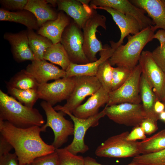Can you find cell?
Segmentation results:
<instances>
[{
  "mask_svg": "<svg viewBox=\"0 0 165 165\" xmlns=\"http://www.w3.org/2000/svg\"><path fill=\"white\" fill-rule=\"evenodd\" d=\"M44 59L60 66L66 71L71 62L64 47L60 42L53 45L45 52Z\"/></svg>",
  "mask_w": 165,
  "mask_h": 165,
  "instance_id": "obj_27",
  "label": "cell"
},
{
  "mask_svg": "<svg viewBox=\"0 0 165 165\" xmlns=\"http://www.w3.org/2000/svg\"><path fill=\"white\" fill-rule=\"evenodd\" d=\"M93 9L105 10L110 14L116 24L118 26L121 32L120 38L117 42L112 41L110 42L111 47L115 49L123 43L124 39L130 34L134 35L140 31L139 24L133 17L124 14L113 9L107 7L91 6Z\"/></svg>",
  "mask_w": 165,
  "mask_h": 165,
  "instance_id": "obj_15",
  "label": "cell"
},
{
  "mask_svg": "<svg viewBox=\"0 0 165 165\" xmlns=\"http://www.w3.org/2000/svg\"><path fill=\"white\" fill-rule=\"evenodd\" d=\"M27 30L29 46L35 60H44L45 52L53 43L48 38L36 33L33 30Z\"/></svg>",
  "mask_w": 165,
  "mask_h": 165,
  "instance_id": "obj_26",
  "label": "cell"
},
{
  "mask_svg": "<svg viewBox=\"0 0 165 165\" xmlns=\"http://www.w3.org/2000/svg\"><path fill=\"white\" fill-rule=\"evenodd\" d=\"M156 30L154 25H152L136 34L128 35L127 42L114 49L109 59L111 65L123 67L133 70L137 65L143 49L152 40V37Z\"/></svg>",
  "mask_w": 165,
  "mask_h": 165,
  "instance_id": "obj_3",
  "label": "cell"
},
{
  "mask_svg": "<svg viewBox=\"0 0 165 165\" xmlns=\"http://www.w3.org/2000/svg\"><path fill=\"white\" fill-rule=\"evenodd\" d=\"M73 77L74 85L72 93L63 106L57 105L54 108L56 111H65L72 113L86 97L93 94L102 86L95 76Z\"/></svg>",
  "mask_w": 165,
  "mask_h": 165,
  "instance_id": "obj_6",
  "label": "cell"
},
{
  "mask_svg": "<svg viewBox=\"0 0 165 165\" xmlns=\"http://www.w3.org/2000/svg\"><path fill=\"white\" fill-rule=\"evenodd\" d=\"M74 85L73 77L63 78L51 83L39 84L37 88L39 98L53 106L67 100L72 93Z\"/></svg>",
  "mask_w": 165,
  "mask_h": 165,
  "instance_id": "obj_13",
  "label": "cell"
},
{
  "mask_svg": "<svg viewBox=\"0 0 165 165\" xmlns=\"http://www.w3.org/2000/svg\"><path fill=\"white\" fill-rule=\"evenodd\" d=\"M83 31L73 21L64 30L60 41L66 50L71 62L85 64L90 62L84 52Z\"/></svg>",
  "mask_w": 165,
  "mask_h": 165,
  "instance_id": "obj_10",
  "label": "cell"
},
{
  "mask_svg": "<svg viewBox=\"0 0 165 165\" xmlns=\"http://www.w3.org/2000/svg\"><path fill=\"white\" fill-rule=\"evenodd\" d=\"M151 53L154 61L165 73V44L158 46Z\"/></svg>",
  "mask_w": 165,
  "mask_h": 165,
  "instance_id": "obj_37",
  "label": "cell"
},
{
  "mask_svg": "<svg viewBox=\"0 0 165 165\" xmlns=\"http://www.w3.org/2000/svg\"><path fill=\"white\" fill-rule=\"evenodd\" d=\"M162 102L164 103L165 106V97H164V99H163V101H162Z\"/></svg>",
  "mask_w": 165,
  "mask_h": 165,
  "instance_id": "obj_49",
  "label": "cell"
},
{
  "mask_svg": "<svg viewBox=\"0 0 165 165\" xmlns=\"http://www.w3.org/2000/svg\"><path fill=\"white\" fill-rule=\"evenodd\" d=\"M141 69L139 64L133 70L128 79L117 89L109 94L106 106L124 103L139 104L141 102L140 86Z\"/></svg>",
  "mask_w": 165,
  "mask_h": 165,
  "instance_id": "obj_9",
  "label": "cell"
},
{
  "mask_svg": "<svg viewBox=\"0 0 165 165\" xmlns=\"http://www.w3.org/2000/svg\"><path fill=\"white\" fill-rule=\"evenodd\" d=\"M28 0H1L0 3L3 9L9 11L24 9Z\"/></svg>",
  "mask_w": 165,
  "mask_h": 165,
  "instance_id": "obj_36",
  "label": "cell"
},
{
  "mask_svg": "<svg viewBox=\"0 0 165 165\" xmlns=\"http://www.w3.org/2000/svg\"><path fill=\"white\" fill-rule=\"evenodd\" d=\"M3 38L10 45L13 57L17 62L35 60L29 46L27 30L15 33L6 32Z\"/></svg>",
  "mask_w": 165,
  "mask_h": 165,
  "instance_id": "obj_17",
  "label": "cell"
},
{
  "mask_svg": "<svg viewBox=\"0 0 165 165\" xmlns=\"http://www.w3.org/2000/svg\"><path fill=\"white\" fill-rule=\"evenodd\" d=\"M113 68L109 59L107 60L100 65L95 76L101 84L102 86L109 93L112 90Z\"/></svg>",
  "mask_w": 165,
  "mask_h": 165,
  "instance_id": "obj_31",
  "label": "cell"
},
{
  "mask_svg": "<svg viewBox=\"0 0 165 165\" xmlns=\"http://www.w3.org/2000/svg\"><path fill=\"white\" fill-rule=\"evenodd\" d=\"M152 39H156L160 43V46L165 44V30L163 29L159 30L152 37Z\"/></svg>",
  "mask_w": 165,
  "mask_h": 165,
  "instance_id": "obj_42",
  "label": "cell"
},
{
  "mask_svg": "<svg viewBox=\"0 0 165 165\" xmlns=\"http://www.w3.org/2000/svg\"><path fill=\"white\" fill-rule=\"evenodd\" d=\"M39 84L26 70L17 73L7 82V86L21 90L37 89Z\"/></svg>",
  "mask_w": 165,
  "mask_h": 165,
  "instance_id": "obj_29",
  "label": "cell"
},
{
  "mask_svg": "<svg viewBox=\"0 0 165 165\" xmlns=\"http://www.w3.org/2000/svg\"><path fill=\"white\" fill-rule=\"evenodd\" d=\"M24 9L32 13L36 17L40 28L47 22L56 19L57 14L46 0H28Z\"/></svg>",
  "mask_w": 165,
  "mask_h": 165,
  "instance_id": "obj_23",
  "label": "cell"
},
{
  "mask_svg": "<svg viewBox=\"0 0 165 165\" xmlns=\"http://www.w3.org/2000/svg\"><path fill=\"white\" fill-rule=\"evenodd\" d=\"M85 165H105L101 164L98 162L94 158L90 157L87 156L84 158ZM126 165H143L137 163L132 161L128 164Z\"/></svg>",
  "mask_w": 165,
  "mask_h": 165,
  "instance_id": "obj_43",
  "label": "cell"
},
{
  "mask_svg": "<svg viewBox=\"0 0 165 165\" xmlns=\"http://www.w3.org/2000/svg\"><path fill=\"white\" fill-rule=\"evenodd\" d=\"M8 93L11 96L24 105L33 108L39 98L37 89L21 90L7 86Z\"/></svg>",
  "mask_w": 165,
  "mask_h": 165,
  "instance_id": "obj_30",
  "label": "cell"
},
{
  "mask_svg": "<svg viewBox=\"0 0 165 165\" xmlns=\"http://www.w3.org/2000/svg\"><path fill=\"white\" fill-rule=\"evenodd\" d=\"M153 108L154 112L159 115L165 110V106L162 101L157 99L154 103Z\"/></svg>",
  "mask_w": 165,
  "mask_h": 165,
  "instance_id": "obj_44",
  "label": "cell"
},
{
  "mask_svg": "<svg viewBox=\"0 0 165 165\" xmlns=\"http://www.w3.org/2000/svg\"><path fill=\"white\" fill-rule=\"evenodd\" d=\"M40 106L45 112L47 119L46 124L41 127L42 132H45L47 127H50L54 136L52 145L55 149L59 148L67 142L70 136L73 135L74 124L64 118L65 114L64 112H57L48 102L43 101Z\"/></svg>",
  "mask_w": 165,
  "mask_h": 165,
  "instance_id": "obj_4",
  "label": "cell"
},
{
  "mask_svg": "<svg viewBox=\"0 0 165 165\" xmlns=\"http://www.w3.org/2000/svg\"><path fill=\"white\" fill-rule=\"evenodd\" d=\"M106 18L93 9L92 13L82 28L83 35V49L90 62L97 60V53L103 49L101 42L96 37L97 28L101 26L106 29Z\"/></svg>",
  "mask_w": 165,
  "mask_h": 165,
  "instance_id": "obj_7",
  "label": "cell"
},
{
  "mask_svg": "<svg viewBox=\"0 0 165 165\" xmlns=\"http://www.w3.org/2000/svg\"><path fill=\"white\" fill-rule=\"evenodd\" d=\"M109 94L101 86L85 103L75 109L72 113L78 118L84 119L96 115L99 112L100 108L108 102Z\"/></svg>",
  "mask_w": 165,
  "mask_h": 165,
  "instance_id": "obj_20",
  "label": "cell"
},
{
  "mask_svg": "<svg viewBox=\"0 0 165 165\" xmlns=\"http://www.w3.org/2000/svg\"><path fill=\"white\" fill-rule=\"evenodd\" d=\"M59 165H85L84 159L81 156L74 154L65 147L56 149Z\"/></svg>",
  "mask_w": 165,
  "mask_h": 165,
  "instance_id": "obj_33",
  "label": "cell"
},
{
  "mask_svg": "<svg viewBox=\"0 0 165 165\" xmlns=\"http://www.w3.org/2000/svg\"><path fill=\"white\" fill-rule=\"evenodd\" d=\"M31 165H59L57 154L53 152L38 157L30 164Z\"/></svg>",
  "mask_w": 165,
  "mask_h": 165,
  "instance_id": "obj_35",
  "label": "cell"
},
{
  "mask_svg": "<svg viewBox=\"0 0 165 165\" xmlns=\"http://www.w3.org/2000/svg\"><path fill=\"white\" fill-rule=\"evenodd\" d=\"M70 19L63 11H60L57 18L49 21L37 30V34L49 39L53 44L60 42L62 33L71 23Z\"/></svg>",
  "mask_w": 165,
  "mask_h": 165,
  "instance_id": "obj_21",
  "label": "cell"
},
{
  "mask_svg": "<svg viewBox=\"0 0 165 165\" xmlns=\"http://www.w3.org/2000/svg\"><path fill=\"white\" fill-rule=\"evenodd\" d=\"M61 112L70 117L73 121L74 126L73 140L70 144L65 147L75 155H76L78 153H85L89 149L88 146L84 142L86 133L90 128L95 127L98 125L100 119L105 116L104 110L86 119L78 118L67 111Z\"/></svg>",
  "mask_w": 165,
  "mask_h": 165,
  "instance_id": "obj_11",
  "label": "cell"
},
{
  "mask_svg": "<svg viewBox=\"0 0 165 165\" xmlns=\"http://www.w3.org/2000/svg\"><path fill=\"white\" fill-rule=\"evenodd\" d=\"M57 6L58 10L65 12L73 18L81 29L93 10L90 6L79 0H57Z\"/></svg>",
  "mask_w": 165,
  "mask_h": 165,
  "instance_id": "obj_19",
  "label": "cell"
},
{
  "mask_svg": "<svg viewBox=\"0 0 165 165\" xmlns=\"http://www.w3.org/2000/svg\"><path fill=\"white\" fill-rule=\"evenodd\" d=\"M25 70L34 77L39 84L47 83L50 80L64 78L66 74V71L45 60L31 61Z\"/></svg>",
  "mask_w": 165,
  "mask_h": 165,
  "instance_id": "obj_16",
  "label": "cell"
},
{
  "mask_svg": "<svg viewBox=\"0 0 165 165\" xmlns=\"http://www.w3.org/2000/svg\"><path fill=\"white\" fill-rule=\"evenodd\" d=\"M40 127L26 128L16 127L0 120V133L14 149L19 165L30 164L36 158L54 152L52 144L46 143L41 137Z\"/></svg>",
  "mask_w": 165,
  "mask_h": 165,
  "instance_id": "obj_1",
  "label": "cell"
},
{
  "mask_svg": "<svg viewBox=\"0 0 165 165\" xmlns=\"http://www.w3.org/2000/svg\"><path fill=\"white\" fill-rule=\"evenodd\" d=\"M132 161L143 165H165V149L155 152L139 155L133 157Z\"/></svg>",
  "mask_w": 165,
  "mask_h": 165,
  "instance_id": "obj_32",
  "label": "cell"
},
{
  "mask_svg": "<svg viewBox=\"0 0 165 165\" xmlns=\"http://www.w3.org/2000/svg\"><path fill=\"white\" fill-rule=\"evenodd\" d=\"M90 5L92 6L110 7L133 17L138 22L141 31L153 25L152 20L145 15L144 10L127 0H92Z\"/></svg>",
  "mask_w": 165,
  "mask_h": 165,
  "instance_id": "obj_14",
  "label": "cell"
},
{
  "mask_svg": "<svg viewBox=\"0 0 165 165\" xmlns=\"http://www.w3.org/2000/svg\"><path fill=\"white\" fill-rule=\"evenodd\" d=\"M161 1L165 6V0H161Z\"/></svg>",
  "mask_w": 165,
  "mask_h": 165,
  "instance_id": "obj_48",
  "label": "cell"
},
{
  "mask_svg": "<svg viewBox=\"0 0 165 165\" xmlns=\"http://www.w3.org/2000/svg\"><path fill=\"white\" fill-rule=\"evenodd\" d=\"M140 153L147 154L165 149V129L139 142Z\"/></svg>",
  "mask_w": 165,
  "mask_h": 165,
  "instance_id": "obj_28",
  "label": "cell"
},
{
  "mask_svg": "<svg viewBox=\"0 0 165 165\" xmlns=\"http://www.w3.org/2000/svg\"><path fill=\"white\" fill-rule=\"evenodd\" d=\"M143 74L156 96L162 101L165 97V73L153 60L151 52L142 51L139 61Z\"/></svg>",
  "mask_w": 165,
  "mask_h": 165,
  "instance_id": "obj_12",
  "label": "cell"
},
{
  "mask_svg": "<svg viewBox=\"0 0 165 165\" xmlns=\"http://www.w3.org/2000/svg\"><path fill=\"white\" fill-rule=\"evenodd\" d=\"M26 165H31L30 164H27Z\"/></svg>",
  "mask_w": 165,
  "mask_h": 165,
  "instance_id": "obj_50",
  "label": "cell"
},
{
  "mask_svg": "<svg viewBox=\"0 0 165 165\" xmlns=\"http://www.w3.org/2000/svg\"><path fill=\"white\" fill-rule=\"evenodd\" d=\"M0 20L21 24L26 26L28 29L38 30L39 28L34 15L25 9L12 12L1 8Z\"/></svg>",
  "mask_w": 165,
  "mask_h": 165,
  "instance_id": "obj_25",
  "label": "cell"
},
{
  "mask_svg": "<svg viewBox=\"0 0 165 165\" xmlns=\"http://www.w3.org/2000/svg\"><path fill=\"white\" fill-rule=\"evenodd\" d=\"M0 120L19 128L42 126L45 123L39 111L28 107L0 90Z\"/></svg>",
  "mask_w": 165,
  "mask_h": 165,
  "instance_id": "obj_2",
  "label": "cell"
},
{
  "mask_svg": "<svg viewBox=\"0 0 165 165\" xmlns=\"http://www.w3.org/2000/svg\"><path fill=\"white\" fill-rule=\"evenodd\" d=\"M145 134L143 130L140 126L135 127L129 133L127 140L132 141H136L138 140H143L146 138Z\"/></svg>",
  "mask_w": 165,
  "mask_h": 165,
  "instance_id": "obj_38",
  "label": "cell"
},
{
  "mask_svg": "<svg viewBox=\"0 0 165 165\" xmlns=\"http://www.w3.org/2000/svg\"><path fill=\"white\" fill-rule=\"evenodd\" d=\"M105 116L120 125L134 127L140 126L146 119L142 104L124 103L105 106L103 109Z\"/></svg>",
  "mask_w": 165,
  "mask_h": 165,
  "instance_id": "obj_8",
  "label": "cell"
},
{
  "mask_svg": "<svg viewBox=\"0 0 165 165\" xmlns=\"http://www.w3.org/2000/svg\"><path fill=\"white\" fill-rule=\"evenodd\" d=\"M0 165H19L15 153H9L0 156Z\"/></svg>",
  "mask_w": 165,
  "mask_h": 165,
  "instance_id": "obj_40",
  "label": "cell"
},
{
  "mask_svg": "<svg viewBox=\"0 0 165 165\" xmlns=\"http://www.w3.org/2000/svg\"><path fill=\"white\" fill-rule=\"evenodd\" d=\"M140 126L146 134L150 135L158 129L157 122L149 119L143 120Z\"/></svg>",
  "mask_w": 165,
  "mask_h": 165,
  "instance_id": "obj_39",
  "label": "cell"
},
{
  "mask_svg": "<svg viewBox=\"0 0 165 165\" xmlns=\"http://www.w3.org/2000/svg\"><path fill=\"white\" fill-rule=\"evenodd\" d=\"M132 71L123 67L117 66L113 68L111 91L120 87L129 78Z\"/></svg>",
  "mask_w": 165,
  "mask_h": 165,
  "instance_id": "obj_34",
  "label": "cell"
},
{
  "mask_svg": "<svg viewBox=\"0 0 165 165\" xmlns=\"http://www.w3.org/2000/svg\"><path fill=\"white\" fill-rule=\"evenodd\" d=\"M13 148L11 144L2 136H0V156L9 153Z\"/></svg>",
  "mask_w": 165,
  "mask_h": 165,
  "instance_id": "obj_41",
  "label": "cell"
},
{
  "mask_svg": "<svg viewBox=\"0 0 165 165\" xmlns=\"http://www.w3.org/2000/svg\"><path fill=\"white\" fill-rule=\"evenodd\" d=\"M129 133L126 131L109 137L97 148L95 155L100 157L117 158L140 155L139 142L127 140Z\"/></svg>",
  "mask_w": 165,
  "mask_h": 165,
  "instance_id": "obj_5",
  "label": "cell"
},
{
  "mask_svg": "<svg viewBox=\"0 0 165 165\" xmlns=\"http://www.w3.org/2000/svg\"><path fill=\"white\" fill-rule=\"evenodd\" d=\"M81 3L86 5H88L90 2L91 0H79Z\"/></svg>",
  "mask_w": 165,
  "mask_h": 165,
  "instance_id": "obj_47",
  "label": "cell"
},
{
  "mask_svg": "<svg viewBox=\"0 0 165 165\" xmlns=\"http://www.w3.org/2000/svg\"><path fill=\"white\" fill-rule=\"evenodd\" d=\"M138 7L146 12L152 19L157 29L165 30V6L161 0H133L130 1Z\"/></svg>",
  "mask_w": 165,
  "mask_h": 165,
  "instance_id": "obj_22",
  "label": "cell"
},
{
  "mask_svg": "<svg viewBox=\"0 0 165 165\" xmlns=\"http://www.w3.org/2000/svg\"><path fill=\"white\" fill-rule=\"evenodd\" d=\"M46 1L48 3L50 4L53 6L57 5V0H47Z\"/></svg>",
  "mask_w": 165,
  "mask_h": 165,
  "instance_id": "obj_46",
  "label": "cell"
},
{
  "mask_svg": "<svg viewBox=\"0 0 165 165\" xmlns=\"http://www.w3.org/2000/svg\"><path fill=\"white\" fill-rule=\"evenodd\" d=\"M159 120L165 123V110L159 115Z\"/></svg>",
  "mask_w": 165,
  "mask_h": 165,
  "instance_id": "obj_45",
  "label": "cell"
},
{
  "mask_svg": "<svg viewBox=\"0 0 165 165\" xmlns=\"http://www.w3.org/2000/svg\"><path fill=\"white\" fill-rule=\"evenodd\" d=\"M115 49L107 44L103 46V49L99 52L100 57L96 61L82 64L70 63L66 71L65 77L76 76H96L100 65L104 62L109 59L113 54Z\"/></svg>",
  "mask_w": 165,
  "mask_h": 165,
  "instance_id": "obj_18",
  "label": "cell"
},
{
  "mask_svg": "<svg viewBox=\"0 0 165 165\" xmlns=\"http://www.w3.org/2000/svg\"><path fill=\"white\" fill-rule=\"evenodd\" d=\"M140 91L141 102L146 118L157 122L159 120V115L154 112L153 107L154 103L158 98L152 87L142 74L140 79Z\"/></svg>",
  "mask_w": 165,
  "mask_h": 165,
  "instance_id": "obj_24",
  "label": "cell"
}]
</instances>
